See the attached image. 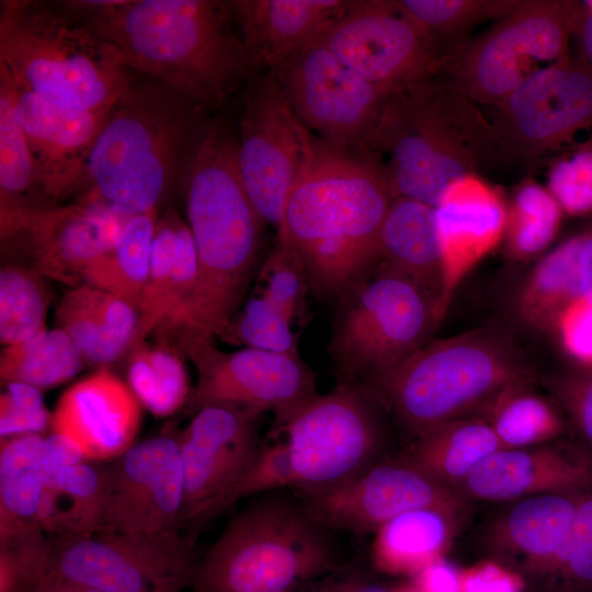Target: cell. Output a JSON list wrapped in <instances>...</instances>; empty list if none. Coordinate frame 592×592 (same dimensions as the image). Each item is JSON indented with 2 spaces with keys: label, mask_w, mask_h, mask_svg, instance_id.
I'll return each mask as SVG.
<instances>
[{
  "label": "cell",
  "mask_w": 592,
  "mask_h": 592,
  "mask_svg": "<svg viewBox=\"0 0 592 592\" xmlns=\"http://www.w3.org/2000/svg\"><path fill=\"white\" fill-rule=\"evenodd\" d=\"M60 8L112 46L124 65L202 107L217 106L252 68L230 2L71 0Z\"/></svg>",
  "instance_id": "obj_1"
},
{
  "label": "cell",
  "mask_w": 592,
  "mask_h": 592,
  "mask_svg": "<svg viewBox=\"0 0 592 592\" xmlns=\"http://www.w3.org/2000/svg\"><path fill=\"white\" fill-rule=\"evenodd\" d=\"M394 200L378 162L316 138L284 204L277 240L303 264L311 287L350 291L378 261Z\"/></svg>",
  "instance_id": "obj_2"
},
{
  "label": "cell",
  "mask_w": 592,
  "mask_h": 592,
  "mask_svg": "<svg viewBox=\"0 0 592 592\" xmlns=\"http://www.w3.org/2000/svg\"><path fill=\"white\" fill-rule=\"evenodd\" d=\"M183 171L198 266L187 330L225 337L251 280L264 223L241 179L238 140L221 123L200 130Z\"/></svg>",
  "instance_id": "obj_3"
},
{
  "label": "cell",
  "mask_w": 592,
  "mask_h": 592,
  "mask_svg": "<svg viewBox=\"0 0 592 592\" xmlns=\"http://www.w3.org/2000/svg\"><path fill=\"white\" fill-rule=\"evenodd\" d=\"M364 151L383 169L394 198L433 207L451 185L496 162L488 118L441 76L391 93Z\"/></svg>",
  "instance_id": "obj_4"
},
{
  "label": "cell",
  "mask_w": 592,
  "mask_h": 592,
  "mask_svg": "<svg viewBox=\"0 0 592 592\" xmlns=\"http://www.w3.org/2000/svg\"><path fill=\"white\" fill-rule=\"evenodd\" d=\"M201 107L156 80L134 82L96 137L84 196L126 217L158 210L200 133Z\"/></svg>",
  "instance_id": "obj_5"
},
{
  "label": "cell",
  "mask_w": 592,
  "mask_h": 592,
  "mask_svg": "<svg viewBox=\"0 0 592 592\" xmlns=\"http://www.w3.org/2000/svg\"><path fill=\"white\" fill-rule=\"evenodd\" d=\"M524 374L508 342L481 330L424 343L360 386L412 440L448 422L491 414Z\"/></svg>",
  "instance_id": "obj_6"
},
{
  "label": "cell",
  "mask_w": 592,
  "mask_h": 592,
  "mask_svg": "<svg viewBox=\"0 0 592 592\" xmlns=\"http://www.w3.org/2000/svg\"><path fill=\"white\" fill-rule=\"evenodd\" d=\"M0 69L57 105L111 110L134 84L118 53L59 4L0 2Z\"/></svg>",
  "instance_id": "obj_7"
},
{
  "label": "cell",
  "mask_w": 592,
  "mask_h": 592,
  "mask_svg": "<svg viewBox=\"0 0 592 592\" xmlns=\"http://www.w3.org/2000/svg\"><path fill=\"white\" fill-rule=\"evenodd\" d=\"M282 490L229 520L200 558L193 592H294L342 566L330 531Z\"/></svg>",
  "instance_id": "obj_8"
},
{
  "label": "cell",
  "mask_w": 592,
  "mask_h": 592,
  "mask_svg": "<svg viewBox=\"0 0 592 592\" xmlns=\"http://www.w3.org/2000/svg\"><path fill=\"white\" fill-rule=\"evenodd\" d=\"M576 2L521 0L469 39L441 77L478 105H498L533 75L570 60Z\"/></svg>",
  "instance_id": "obj_9"
},
{
  "label": "cell",
  "mask_w": 592,
  "mask_h": 592,
  "mask_svg": "<svg viewBox=\"0 0 592 592\" xmlns=\"http://www.w3.org/2000/svg\"><path fill=\"white\" fill-rule=\"evenodd\" d=\"M196 537L173 533L50 535L44 580L103 592H182L198 563Z\"/></svg>",
  "instance_id": "obj_10"
},
{
  "label": "cell",
  "mask_w": 592,
  "mask_h": 592,
  "mask_svg": "<svg viewBox=\"0 0 592 592\" xmlns=\"http://www.w3.org/2000/svg\"><path fill=\"white\" fill-rule=\"evenodd\" d=\"M350 291L331 352L344 383L384 369L423 345L442 319L417 282L377 262Z\"/></svg>",
  "instance_id": "obj_11"
},
{
  "label": "cell",
  "mask_w": 592,
  "mask_h": 592,
  "mask_svg": "<svg viewBox=\"0 0 592 592\" xmlns=\"http://www.w3.org/2000/svg\"><path fill=\"white\" fill-rule=\"evenodd\" d=\"M377 403L358 385L343 383L314 395L273 431L283 440L294 476V490L339 483L383 459Z\"/></svg>",
  "instance_id": "obj_12"
},
{
  "label": "cell",
  "mask_w": 592,
  "mask_h": 592,
  "mask_svg": "<svg viewBox=\"0 0 592 592\" xmlns=\"http://www.w3.org/2000/svg\"><path fill=\"white\" fill-rule=\"evenodd\" d=\"M178 338L179 351L197 373L186 402L192 414L205 406L224 405L259 414L271 411L278 421L317 394L315 375L299 355L249 348L224 352L213 338L192 330L178 331Z\"/></svg>",
  "instance_id": "obj_13"
},
{
  "label": "cell",
  "mask_w": 592,
  "mask_h": 592,
  "mask_svg": "<svg viewBox=\"0 0 592 592\" xmlns=\"http://www.w3.org/2000/svg\"><path fill=\"white\" fill-rule=\"evenodd\" d=\"M492 109L496 162L534 164L592 127V70L571 59L548 67Z\"/></svg>",
  "instance_id": "obj_14"
},
{
  "label": "cell",
  "mask_w": 592,
  "mask_h": 592,
  "mask_svg": "<svg viewBox=\"0 0 592 592\" xmlns=\"http://www.w3.org/2000/svg\"><path fill=\"white\" fill-rule=\"evenodd\" d=\"M262 414L224 405L193 413L179 433L183 469L182 532L198 531L235 502L259 451Z\"/></svg>",
  "instance_id": "obj_15"
},
{
  "label": "cell",
  "mask_w": 592,
  "mask_h": 592,
  "mask_svg": "<svg viewBox=\"0 0 592 592\" xmlns=\"http://www.w3.org/2000/svg\"><path fill=\"white\" fill-rule=\"evenodd\" d=\"M271 72L305 127L342 150L364 149L391 94L349 68L321 38Z\"/></svg>",
  "instance_id": "obj_16"
},
{
  "label": "cell",
  "mask_w": 592,
  "mask_h": 592,
  "mask_svg": "<svg viewBox=\"0 0 592 592\" xmlns=\"http://www.w3.org/2000/svg\"><path fill=\"white\" fill-rule=\"evenodd\" d=\"M320 38L349 68L388 93L425 83L447 65L395 0H353Z\"/></svg>",
  "instance_id": "obj_17"
},
{
  "label": "cell",
  "mask_w": 592,
  "mask_h": 592,
  "mask_svg": "<svg viewBox=\"0 0 592 592\" xmlns=\"http://www.w3.org/2000/svg\"><path fill=\"white\" fill-rule=\"evenodd\" d=\"M315 141L272 72L249 91L238 140L240 174L259 216L276 231Z\"/></svg>",
  "instance_id": "obj_18"
},
{
  "label": "cell",
  "mask_w": 592,
  "mask_h": 592,
  "mask_svg": "<svg viewBox=\"0 0 592 592\" xmlns=\"http://www.w3.org/2000/svg\"><path fill=\"white\" fill-rule=\"evenodd\" d=\"M308 514L329 531L356 536L375 533L415 509H436L463 519L469 501L403 462L380 459L339 483L295 490Z\"/></svg>",
  "instance_id": "obj_19"
},
{
  "label": "cell",
  "mask_w": 592,
  "mask_h": 592,
  "mask_svg": "<svg viewBox=\"0 0 592 592\" xmlns=\"http://www.w3.org/2000/svg\"><path fill=\"white\" fill-rule=\"evenodd\" d=\"M128 217L82 196L66 206H0L1 240L22 241L32 269L71 287L116 242Z\"/></svg>",
  "instance_id": "obj_20"
},
{
  "label": "cell",
  "mask_w": 592,
  "mask_h": 592,
  "mask_svg": "<svg viewBox=\"0 0 592 592\" xmlns=\"http://www.w3.org/2000/svg\"><path fill=\"white\" fill-rule=\"evenodd\" d=\"M105 532H182L183 469L179 433L134 444L102 465Z\"/></svg>",
  "instance_id": "obj_21"
},
{
  "label": "cell",
  "mask_w": 592,
  "mask_h": 592,
  "mask_svg": "<svg viewBox=\"0 0 592 592\" xmlns=\"http://www.w3.org/2000/svg\"><path fill=\"white\" fill-rule=\"evenodd\" d=\"M0 92L29 144L41 194L58 200L83 187L91 150L113 107L81 111L57 105L19 87L1 69Z\"/></svg>",
  "instance_id": "obj_22"
},
{
  "label": "cell",
  "mask_w": 592,
  "mask_h": 592,
  "mask_svg": "<svg viewBox=\"0 0 592 592\" xmlns=\"http://www.w3.org/2000/svg\"><path fill=\"white\" fill-rule=\"evenodd\" d=\"M592 489V449L571 443L501 448L456 489L465 500L502 502Z\"/></svg>",
  "instance_id": "obj_23"
},
{
  "label": "cell",
  "mask_w": 592,
  "mask_h": 592,
  "mask_svg": "<svg viewBox=\"0 0 592 592\" xmlns=\"http://www.w3.org/2000/svg\"><path fill=\"white\" fill-rule=\"evenodd\" d=\"M141 406L129 385L104 366L59 397L50 431L75 442L87 460H112L134 445Z\"/></svg>",
  "instance_id": "obj_24"
},
{
  "label": "cell",
  "mask_w": 592,
  "mask_h": 592,
  "mask_svg": "<svg viewBox=\"0 0 592 592\" xmlns=\"http://www.w3.org/2000/svg\"><path fill=\"white\" fill-rule=\"evenodd\" d=\"M352 0L230 1L251 67L271 71L319 39Z\"/></svg>",
  "instance_id": "obj_25"
},
{
  "label": "cell",
  "mask_w": 592,
  "mask_h": 592,
  "mask_svg": "<svg viewBox=\"0 0 592 592\" xmlns=\"http://www.w3.org/2000/svg\"><path fill=\"white\" fill-rule=\"evenodd\" d=\"M444 266V305L463 277L499 241L506 215L498 195L475 175L448 187L435 206Z\"/></svg>",
  "instance_id": "obj_26"
},
{
  "label": "cell",
  "mask_w": 592,
  "mask_h": 592,
  "mask_svg": "<svg viewBox=\"0 0 592 592\" xmlns=\"http://www.w3.org/2000/svg\"><path fill=\"white\" fill-rule=\"evenodd\" d=\"M585 492L516 500L490 526L487 534L490 551L501 563L534 578L565 542Z\"/></svg>",
  "instance_id": "obj_27"
},
{
  "label": "cell",
  "mask_w": 592,
  "mask_h": 592,
  "mask_svg": "<svg viewBox=\"0 0 592 592\" xmlns=\"http://www.w3.org/2000/svg\"><path fill=\"white\" fill-rule=\"evenodd\" d=\"M377 262L417 282L444 316V266L435 207L412 198H394L380 230Z\"/></svg>",
  "instance_id": "obj_28"
},
{
  "label": "cell",
  "mask_w": 592,
  "mask_h": 592,
  "mask_svg": "<svg viewBox=\"0 0 592 592\" xmlns=\"http://www.w3.org/2000/svg\"><path fill=\"white\" fill-rule=\"evenodd\" d=\"M55 315L57 328L68 334L84 360L101 365L130 350L139 320L129 304L87 283L68 289Z\"/></svg>",
  "instance_id": "obj_29"
},
{
  "label": "cell",
  "mask_w": 592,
  "mask_h": 592,
  "mask_svg": "<svg viewBox=\"0 0 592 592\" xmlns=\"http://www.w3.org/2000/svg\"><path fill=\"white\" fill-rule=\"evenodd\" d=\"M503 448L489 422L464 419L433 428L411 440L400 458L453 490L491 454Z\"/></svg>",
  "instance_id": "obj_30"
},
{
  "label": "cell",
  "mask_w": 592,
  "mask_h": 592,
  "mask_svg": "<svg viewBox=\"0 0 592 592\" xmlns=\"http://www.w3.org/2000/svg\"><path fill=\"white\" fill-rule=\"evenodd\" d=\"M462 519L436 509H415L395 516L375 532L374 567L389 574H415L442 558Z\"/></svg>",
  "instance_id": "obj_31"
},
{
  "label": "cell",
  "mask_w": 592,
  "mask_h": 592,
  "mask_svg": "<svg viewBox=\"0 0 592 592\" xmlns=\"http://www.w3.org/2000/svg\"><path fill=\"white\" fill-rule=\"evenodd\" d=\"M45 436L27 433L0 442V538L38 527L46 487Z\"/></svg>",
  "instance_id": "obj_32"
},
{
  "label": "cell",
  "mask_w": 592,
  "mask_h": 592,
  "mask_svg": "<svg viewBox=\"0 0 592 592\" xmlns=\"http://www.w3.org/2000/svg\"><path fill=\"white\" fill-rule=\"evenodd\" d=\"M38 527L50 535L104 533L102 465L83 460L47 480L38 511Z\"/></svg>",
  "instance_id": "obj_33"
},
{
  "label": "cell",
  "mask_w": 592,
  "mask_h": 592,
  "mask_svg": "<svg viewBox=\"0 0 592 592\" xmlns=\"http://www.w3.org/2000/svg\"><path fill=\"white\" fill-rule=\"evenodd\" d=\"M158 210L130 216L114 246L92 260L81 280L134 307L138 315L148 277Z\"/></svg>",
  "instance_id": "obj_34"
},
{
  "label": "cell",
  "mask_w": 592,
  "mask_h": 592,
  "mask_svg": "<svg viewBox=\"0 0 592 592\" xmlns=\"http://www.w3.org/2000/svg\"><path fill=\"white\" fill-rule=\"evenodd\" d=\"M395 3L448 65L478 24L502 19L521 0H395Z\"/></svg>",
  "instance_id": "obj_35"
},
{
  "label": "cell",
  "mask_w": 592,
  "mask_h": 592,
  "mask_svg": "<svg viewBox=\"0 0 592 592\" xmlns=\"http://www.w3.org/2000/svg\"><path fill=\"white\" fill-rule=\"evenodd\" d=\"M86 360L62 330H45L32 339L5 346L0 355L2 383H24L46 389L73 377Z\"/></svg>",
  "instance_id": "obj_36"
},
{
  "label": "cell",
  "mask_w": 592,
  "mask_h": 592,
  "mask_svg": "<svg viewBox=\"0 0 592 592\" xmlns=\"http://www.w3.org/2000/svg\"><path fill=\"white\" fill-rule=\"evenodd\" d=\"M127 384L140 403L158 417L173 414L191 395L179 353L162 344L143 342L129 350Z\"/></svg>",
  "instance_id": "obj_37"
},
{
  "label": "cell",
  "mask_w": 592,
  "mask_h": 592,
  "mask_svg": "<svg viewBox=\"0 0 592 592\" xmlns=\"http://www.w3.org/2000/svg\"><path fill=\"white\" fill-rule=\"evenodd\" d=\"M585 235L573 237L535 269L522 295L521 310L525 319L537 327L557 321L563 309L580 298L578 259Z\"/></svg>",
  "instance_id": "obj_38"
},
{
  "label": "cell",
  "mask_w": 592,
  "mask_h": 592,
  "mask_svg": "<svg viewBox=\"0 0 592 592\" xmlns=\"http://www.w3.org/2000/svg\"><path fill=\"white\" fill-rule=\"evenodd\" d=\"M50 301L44 276L35 270L5 265L0 272V341L5 346L25 342L46 330Z\"/></svg>",
  "instance_id": "obj_39"
},
{
  "label": "cell",
  "mask_w": 592,
  "mask_h": 592,
  "mask_svg": "<svg viewBox=\"0 0 592 592\" xmlns=\"http://www.w3.org/2000/svg\"><path fill=\"white\" fill-rule=\"evenodd\" d=\"M519 387V386H517ZM510 390L494 407L490 425L503 448H522L554 441L562 422L553 406L542 397Z\"/></svg>",
  "instance_id": "obj_40"
},
{
  "label": "cell",
  "mask_w": 592,
  "mask_h": 592,
  "mask_svg": "<svg viewBox=\"0 0 592 592\" xmlns=\"http://www.w3.org/2000/svg\"><path fill=\"white\" fill-rule=\"evenodd\" d=\"M533 579L544 592H592V489L584 493L565 542Z\"/></svg>",
  "instance_id": "obj_41"
},
{
  "label": "cell",
  "mask_w": 592,
  "mask_h": 592,
  "mask_svg": "<svg viewBox=\"0 0 592 592\" xmlns=\"http://www.w3.org/2000/svg\"><path fill=\"white\" fill-rule=\"evenodd\" d=\"M181 223L182 218L173 208H168L157 219L151 243L148 277L132 348L145 342L148 334L164 322L175 259L178 231Z\"/></svg>",
  "instance_id": "obj_42"
},
{
  "label": "cell",
  "mask_w": 592,
  "mask_h": 592,
  "mask_svg": "<svg viewBox=\"0 0 592 592\" xmlns=\"http://www.w3.org/2000/svg\"><path fill=\"white\" fill-rule=\"evenodd\" d=\"M36 191L41 193L29 144L0 92V206H33L27 196Z\"/></svg>",
  "instance_id": "obj_43"
},
{
  "label": "cell",
  "mask_w": 592,
  "mask_h": 592,
  "mask_svg": "<svg viewBox=\"0 0 592 592\" xmlns=\"http://www.w3.org/2000/svg\"><path fill=\"white\" fill-rule=\"evenodd\" d=\"M561 208L548 190L536 183H525L514 197L510 244L520 257L533 255L545 249L559 226Z\"/></svg>",
  "instance_id": "obj_44"
},
{
  "label": "cell",
  "mask_w": 592,
  "mask_h": 592,
  "mask_svg": "<svg viewBox=\"0 0 592 592\" xmlns=\"http://www.w3.org/2000/svg\"><path fill=\"white\" fill-rule=\"evenodd\" d=\"M293 322L275 305L261 295L249 299L225 338L249 349L299 355Z\"/></svg>",
  "instance_id": "obj_45"
},
{
  "label": "cell",
  "mask_w": 592,
  "mask_h": 592,
  "mask_svg": "<svg viewBox=\"0 0 592 592\" xmlns=\"http://www.w3.org/2000/svg\"><path fill=\"white\" fill-rule=\"evenodd\" d=\"M260 293L292 322L306 314L305 296L309 284L307 273L294 252L277 240L259 273Z\"/></svg>",
  "instance_id": "obj_46"
},
{
  "label": "cell",
  "mask_w": 592,
  "mask_h": 592,
  "mask_svg": "<svg viewBox=\"0 0 592 592\" xmlns=\"http://www.w3.org/2000/svg\"><path fill=\"white\" fill-rule=\"evenodd\" d=\"M47 536L41 528L0 538V592H29L43 578Z\"/></svg>",
  "instance_id": "obj_47"
},
{
  "label": "cell",
  "mask_w": 592,
  "mask_h": 592,
  "mask_svg": "<svg viewBox=\"0 0 592 592\" xmlns=\"http://www.w3.org/2000/svg\"><path fill=\"white\" fill-rule=\"evenodd\" d=\"M548 187L560 208L567 213H591L592 146L582 147L556 162L549 172Z\"/></svg>",
  "instance_id": "obj_48"
},
{
  "label": "cell",
  "mask_w": 592,
  "mask_h": 592,
  "mask_svg": "<svg viewBox=\"0 0 592 592\" xmlns=\"http://www.w3.org/2000/svg\"><path fill=\"white\" fill-rule=\"evenodd\" d=\"M294 487V476L283 440L273 430L261 441L254 462L240 486L237 501L244 497Z\"/></svg>",
  "instance_id": "obj_49"
},
{
  "label": "cell",
  "mask_w": 592,
  "mask_h": 592,
  "mask_svg": "<svg viewBox=\"0 0 592 592\" xmlns=\"http://www.w3.org/2000/svg\"><path fill=\"white\" fill-rule=\"evenodd\" d=\"M567 351L577 360L592 364V298L570 303L557 320Z\"/></svg>",
  "instance_id": "obj_50"
},
{
  "label": "cell",
  "mask_w": 592,
  "mask_h": 592,
  "mask_svg": "<svg viewBox=\"0 0 592 592\" xmlns=\"http://www.w3.org/2000/svg\"><path fill=\"white\" fill-rule=\"evenodd\" d=\"M522 578L508 566L482 561L460 573V592H523Z\"/></svg>",
  "instance_id": "obj_51"
},
{
  "label": "cell",
  "mask_w": 592,
  "mask_h": 592,
  "mask_svg": "<svg viewBox=\"0 0 592 592\" xmlns=\"http://www.w3.org/2000/svg\"><path fill=\"white\" fill-rule=\"evenodd\" d=\"M52 413L29 409L13 401L4 391L0 395V436L7 439L27 433H41L50 428Z\"/></svg>",
  "instance_id": "obj_52"
},
{
  "label": "cell",
  "mask_w": 592,
  "mask_h": 592,
  "mask_svg": "<svg viewBox=\"0 0 592 592\" xmlns=\"http://www.w3.org/2000/svg\"><path fill=\"white\" fill-rule=\"evenodd\" d=\"M297 592H391V590L357 568L341 566L309 582Z\"/></svg>",
  "instance_id": "obj_53"
},
{
  "label": "cell",
  "mask_w": 592,
  "mask_h": 592,
  "mask_svg": "<svg viewBox=\"0 0 592 592\" xmlns=\"http://www.w3.org/2000/svg\"><path fill=\"white\" fill-rule=\"evenodd\" d=\"M561 398L585 445L592 449V376L568 383Z\"/></svg>",
  "instance_id": "obj_54"
},
{
  "label": "cell",
  "mask_w": 592,
  "mask_h": 592,
  "mask_svg": "<svg viewBox=\"0 0 592 592\" xmlns=\"http://www.w3.org/2000/svg\"><path fill=\"white\" fill-rule=\"evenodd\" d=\"M418 592H460V573L443 557L414 574Z\"/></svg>",
  "instance_id": "obj_55"
},
{
  "label": "cell",
  "mask_w": 592,
  "mask_h": 592,
  "mask_svg": "<svg viewBox=\"0 0 592 592\" xmlns=\"http://www.w3.org/2000/svg\"><path fill=\"white\" fill-rule=\"evenodd\" d=\"M87 460L75 442L58 434L50 433L45 436V464L47 480L61 470ZM47 482V481H46Z\"/></svg>",
  "instance_id": "obj_56"
},
{
  "label": "cell",
  "mask_w": 592,
  "mask_h": 592,
  "mask_svg": "<svg viewBox=\"0 0 592 592\" xmlns=\"http://www.w3.org/2000/svg\"><path fill=\"white\" fill-rule=\"evenodd\" d=\"M572 35L579 39L581 61L592 70V0L576 2Z\"/></svg>",
  "instance_id": "obj_57"
},
{
  "label": "cell",
  "mask_w": 592,
  "mask_h": 592,
  "mask_svg": "<svg viewBox=\"0 0 592 592\" xmlns=\"http://www.w3.org/2000/svg\"><path fill=\"white\" fill-rule=\"evenodd\" d=\"M578 285L580 297L592 298V235H585L578 259Z\"/></svg>",
  "instance_id": "obj_58"
},
{
  "label": "cell",
  "mask_w": 592,
  "mask_h": 592,
  "mask_svg": "<svg viewBox=\"0 0 592 592\" xmlns=\"http://www.w3.org/2000/svg\"><path fill=\"white\" fill-rule=\"evenodd\" d=\"M69 584L71 585L73 592H103L93 588H88V587L77 585V584H71V583Z\"/></svg>",
  "instance_id": "obj_59"
},
{
  "label": "cell",
  "mask_w": 592,
  "mask_h": 592,
  "mask_svg": "<svg viewBox=\"0 0 592 592\" xmlns=\"http://www.w3.org/2000/svg\"><path fill=\"white\" fill-rule=\"evenodd\" d=\"M391 592H418L414 588H406V589H399V590H395V591H391Z\"/></svg>",
  "instance_id": "obj_60"
},
{
  "label": "cell",
  "mask_w": 592,
  "mask_h": 592,
  "mask_svg": "<svg viewBox=\"0 0 592 592\" xmlns=\"http://www.w3.org/2000/svg\"><path fill=\"white\" fill-rule=\"evenodd\" d=\"M29 592H44V590L37 585L34 589L30 590Z\"/></svg>",
  "instance_id": "obj_61"
},
{
  "label": "cell",
  "mask_w": 592,
  "mask_h": 592,
  "mask_svg": "<svg viewBox=\"0 0 592 592\" xmlns=\"http://www.w3.org/2000/svg\"><path fill=\"white\" fill-rule=\"evenodd\" d=\"M295 592V591H294ZM297 592V591H296Z\"/></svg>",
  "instance_id": "obj_62"
}]
</instances>
